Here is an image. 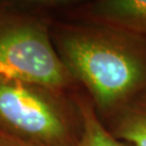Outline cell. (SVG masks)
Returning a JSON list of instances; mask_svg holds the SVG:
<instances>
[{
	"instance_id": "1",
	"label": "cell",
	"mask_w": 146,
	"mask_h": 146,
	"mask_svg": "<svg viewBox=\"0 0 146 146\" xmlns=\"http://www.w3.org/2000/svg\"><path fill=\"white\" fill-rule=\"evenodd\" d=\"M51 40L101 122L146 91V37L98 22L54 20Z\"/></svg>"
},
{
	"instance_id": "2",
	"label": "cell",
	"mask_w": 146,
	"mask_h": 146,
	"mask_svg": "<svg viewBox=\"0 0 146 146\" xmlns=\"http://www.w3.org/2000/svg\"><path fill=\"white\" fill-rule=\"evenodd\" d=\"M82 91L0 76V133L40 146H78Z\"/></svg>"
},
{
	"instance_id": "3",
	"label": "cell",
	"mask_w": 146,
	"mask_h": 146,
	"mask_svg": "<svg viewBox=\"0 0 146 146\" xmlns=\"http://www.w3.org/2000/svg\"><path fill=\"white\" fill-rule=\"evenodd\" d=\"M52 17L0 5V76L65 90L79 87L58 56Z\"/></svg>"
},
{
	"instance_id": "4",
	"label": "cell",
	"mask_w": 146,
	"mask_h": 146,
	"mask_svg": "<svg viewBox=\"0 0 146 146\" xmlns=\"http://www.w3.org/2000/svg\"><path fill=\"white\" fill-rule=\"evenodd\" d=\"M70 17L98 22L146 37V0H92Z\"/></svg>"
},
{
	"instance_id": "5",
	"label": "cell",
	"mask_w": 146,
	"mask_h": 146,
	"mask_svg": "<svg viewBox=\"0 0 146 146\" xmlns=\"http://www.w3.org/2000/svg\"><path fill=\"white\" fill-rule=\"evenodd\" d=\"M102 125L120 141L146 146V91Z\"/></svg>"
},
{
	"instance_id": "6",
	"label": "cell",
	"mask_w": 146,
	"mask_h": 146,
	"mask_svg": "<svg viewBox=\"0 0 146 146\" xmlns=\"http://www.w3.org/2000/svg\"><path fill=\"white\" fill-rule=\"evenodd\" d=\"M81 108L84 115V133L78 146H132L114 137L105 129L84 91L81 95Z\"/></svg>"
},
{
	"instance_id": "7",
	"label": "cell",
	"mask_w": 146,
	"mask_h": 146,
	"mask_svg": "<svg viewBox=\"0 0 146 146\" xmlns=\"http://www.w3.org/2000/svg\"><path fill=\"white\" fill-rule=\"evenodd\" d=\"M84 0H0V5L27 12L49 14V11L76 5Z\"/></svg>"
},
{
	"instance_id": "8",
	"label": "cell",
	"mask_w": 146,
	"mask_h": 146,
	"mask_svg": "<svg viewBox=\"0 0 146 146\" xmlns=\"http://www.w3.org/2000/svg\"><path fill=\"white\" fill-rule=\"evenodd\" d=\"M0 146H40L36 145V144H31V143H27V142L17 140L14 137H11L9 135H5L0 133Z\"/></svg>"
}]
</instances>
